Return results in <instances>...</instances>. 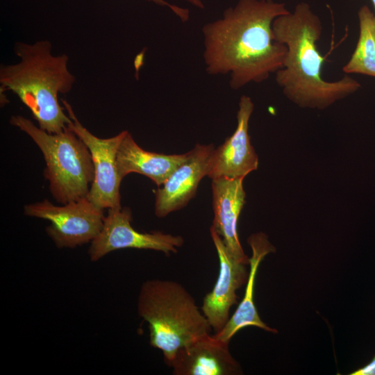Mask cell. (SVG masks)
Listing matches in <instances>:
<instances>
[{"instance_id": "1", "label": "cell", "mask_w": 375, "mask_h": 375, "mask_svg": "<svg viewBox=\"0 0 375 375\" xmlns=\"http://www.w3.org/2000/svg\"><path fill=\"white\" fill-rule=\"evenodd\" d=\"M289 12L273 0H238L220 19L203 25L207 72L228 74L234 90L266 81L283 67L287 47L276 40L272 24Z\"/></svg>"}, {"instance_id": "2", "label": "cell", "mask_w": 375, "mask_h": 375, "mask_svg": "<svg viewBox=\"0 0 375 375\" xmlns=\"http://www.w3.org/2000/svg\"><path fill=\"white\" fill-rule=\"evenodd\" d=\"M272 28L276 40L287 47L283 67L275 73V81L297 106L323 110L361 87L348 74L335 81L323 78L324 58L317 47L323 26L308 3H299L293 12L276 17Z\"/></svg>"}, {"instance_id": "3", "label": "cell", "mask_w": 375, "mask_h": 375, "mask_svg": "<svg viewBox=\"0 0 375 375\" xmlns=\"http://www.w3.org/2000/svg\"><path fill=\"white\" fill-rule=\"evenodd\" d=\"M51 49L49 40L15 42L13 50L19 61L1 65L0 83L29 109L41 129L58 133L71 121L58 96L71 91L76 77L68 68V56L53 55Z\"/></svg>"}, {"instance_id": "4", "label": "cell", "mask_w": 375, "mask_h": 375, "mask_svg": "<svg viewBox=\"0 0 375 375\" xmlns=\"http://www.w3.org/2000/svg\"><path fill=\"white\" fill-rule=\"evenodd\" d=\"M137 310L149 325L150 345L162 351L165 362L169 367L181 348L212 330L194 297L174 281L144 282Z\"/></svg>"}, {"instance_id": "5", "label": "cell", "mask_w": 375, "mask_h": 375, "mask_svg": "<svg viewBox=\"0 0 375 375\" xmlns=\"http://www.w3.org/2000/svg\"><path fill=\"white\" fill-rule=\"evenodd\" d=\"M9 122L27 134L42 153L44 176L56 202L65 204L87 197L94 178L92 156L68 126L60 133H49L22 115H12Z\"/></svg>"}, {"instance_id": "6", "label": "cell", "mask_w": 375, "mask_h": 375, "mask_svg": "<svg viewBox=\"0 0 375 375\" xmlns=\"http://www.w3.org/2000/svg\"><path fill=\"white\" fill-rule=\"evenodd\" d=\"M24 213L49 221L47 234L59 249L75 248L91 242L99 233L105 217L103 210L87 197L61 206L44 199L25 205Z\"/></svg>"}, {"instance_id": "7", "label": "cell", "mask_w": 375, "mask_h": 375, "mask_svg": "<svg viewBox=\"0 0 375 375\" xmlns=\"http://www.w3.org/2000/svg\"><path fill=\"white\" fill-rule=\"evenodd\" d=\"M61 101L71 119L67 126L84 142L92 156L94 178L87 198L103 210L121 208L122 179L117 172L116 158L118 148L127 131L108 138H98L83 126L66 100Z\"/></svg>"}, {"instance_id": "8", "label": "cell", "mask_w": 375, "mask_h": 375, "mask_svg": "<svg viewBox=\"0 0 375 375\" xmlns=\"http://www.w3.org/2000/svg\"><path fill=\"white\" fill-rule=\"evenodd\" d=\"M132 212L129 208H109L103 226L90 242L88 255L92 262H97L106 254L123 249H150L166 255L175 253L184 240L160 231L141 233L131 225Z\"/></svg>"}, {"instance_id": "9", "label": "cell", "mask_w": 375, "mask_h": 375, "mask_svg": "<svg viewBox=\"0 0 375 375\" xmlns=\"http://www.w3.org/2000/svg\"><path fill=\"white\" fill-rule=\"evenodd\" d=\"M210 233L219 258V274L212 290L203 299L201 311L215 334L229 320L230 310L238 303L236 291L247 283L249 272L247 265L231 256L222 237L212 226Z\"/></svg>"}, {"instance_id": "10", "label": "cell", "mask_w": 375, "mask_h": 375, "mask_svg": "<svg viewBox=\"0 0 375 375\" xmlns=\"http://www.w3.org/2000/svg\"><path fill=\"white\" fill-rule=\"evenodd\" d=\"M253 108L249 96H241L237 112V127L231 136L213 149L208 164L207 176L209 178H244L257 169L258 158L249 134V122Z\"/></svg>"}, {"instance_id": "11", "label": "cell", "mask_w": 375, "mask_h": 375, "mask_svg": "<svg viewBox=\"0 0 375 375\" xmlns=\"http://www.w3.org/2000/svg\"><path fill=\"white\" fill-rule=\"evenodd\" d=\"M212 144H197L188 152L185 160L155 191V215L164 217L185 207L197 192L201 180L208 174Z\"/></svg>"}, {"instance_id": "12", "label": "cell", "mask_w": 375, "mask_h": 375, "mask_svg": "<svg viewBox=\"0 0 375 375\" xmlns=\"http://www.w3.org/2000/svg\"><path fill=\"white\" fill-rule=\"evenodd\" d=\"M229 342L210 333L201 336L181 348L170 367L174 375H238L242 374L233 357Z\"/></svg>"}, {"instance_id": "13", "label": "cell", "mask_w": 375, "mask_h": 375, "mask_svg": "<svg viewBox=\"0 0 375 375\" xmlns=\"http://www.w3.org/2000/svg\"><path fill=\"white\" fill-rule=\"evenodd\" d=\"M244 178L212 179L214 219L211 226L222 237L231 256L249 265V258L243 251L238 233V218L245 203Z\"/></svg>"}, {"instance_id": "14", "label": "cell", "mask_w": 375, "mask_h": 375, "mask_svg": "<svg viewBox=\"0 0 375 375\" xmlns=\"http://www.w3.org/2000/svg\"><path fill=\"white\" fill-rule=\"evenodd\" d=\"M247 242L251 247L252 255L249 258L250 269L244 297L222 330L214 334L217 338L227 342H230L231 339L240 330L249 326L273 333H277L276 329L268 326L261 320L253 301L254 285L259 265L268 253L275 252L276 249L269 242L267 236L262 232L252 234Z\"/></svg>"}, {"instance_id": "15", "label": "cell", "mask_w": 375, "mask_h": 375, "mask_svg": "<svg viewBox=\"0 0 375 375\" xmlns=\"http://www.w3.org/2000/svg\"><path fill=\"white\" fill-rule=\"evenodd\" d=\"M187 156L188 153L167 155L145 151L126 131L117 153V172L122 180L130 173L142 174L160 187Z\"/></svg>"}, {"instance_id": "16", "label": "cell", "mask_w": 375, "mask_h": 375, "mask_svg": "<svg viewBox=\"0 0 375 375\" xmlns=\"http://www.w3.org/2000/svg\"><path fill=\"white\" fill-rule=\"evenodd\" d=\"M358 16V40L342 71L345 74H360L375 78V15L367 6H363Z\"/></svg>"}, {"instance_id": "17", "label": "cell", "mask_w": 375, "mask_h": 375, "mask_svg": "<svg viewBox=\"0 0 375 375\" xmlns=\"http://www.w3.org/2000/svg\"><path fill=\"white\" fill-rule=\"evenodd\" d=\"M147 1H152L162 6L168 7L169 9H171L174 12V13H175L184 22H187L189 19L190 13L188 9L183 8L175 5H172L171 3H169L165 0H147Z\"/></svg>"}, {"instance_id": "18", "label": "cell", "mask_w": 375, "mask_h": 375, "mask_svg": "<svg viewBox=\"0 0 375 375\" xmlns=\"http://www.w3.org/2000/svg\"><path fill=\"white\" fill-rule=\"evenodd\" d=\"M350 375H375V356L367 365L351 372Z\"/></svg>"}, {"instance_id": "19", "label": "cell", "mask_w": 375, "mask_h": 375, "mask_svg": "<svg viewBox=\"0 0 375 375\" xmlns=\"http://www.w3.org/2000/svg\"><path fill=\"white\" fill-rule=\"evenodd\" d=\"M185 1L198 8L203 9L205 8V6L201 0H185Z\"/></svg>"}, {"instance_id": "20", "label": "cell", "mask_w": 375, "mask_h": 375, "mask_svg": "<svg viewBox=\"0 0 375 375\" xmlns=\"http://www.w3.org/2000/svg\"><path fill=\"white\" fill-rule=\"evenodd\" d=\"M373 5H374V10H375V0H371Z\"/></svg>"}]
</instances>
